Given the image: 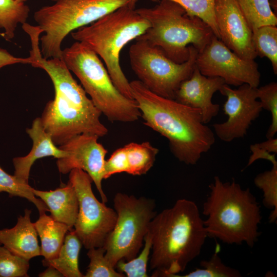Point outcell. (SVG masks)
Wrapping results in <instances>:
<instances>
[{
    "instance_id": "cell-1",
    "label": "cell",
    "mask_w": 277,
    "mask_h": 277,
    "mask_svg": "<svg viewBox=\"0 0 277 277\" xmlns=\"http://www.w3.org/2000/svg\"><path fill=\"white\" fill-rule=\"evenodd\" d=\"M130 84L144 124L168 140L171 152L179 161L196 164L215 142L213 132L203 123L201 111L159 96L138 80Z\"/></svg>"
},
{
    "instance_id": "cell-2",
    "label": "cell",
    "mask_w": 277,
    "mask_h": 277,
    "mask_svg": "<svg viewBox=\"0 0 277 277\" xmlns=\"http://www.w3.org/2000/svg\"><path fill=\"white\" fill-rule=\"evenodd\" d=\"M148 232L152 240V277H173L184 271L200 255L208 237L197 206L185 199L156 213Z\"/></svg>"
},
{
    "instance_id": "cell-3",
    "label": "cell",
    "mask_w": 277,
    "mask_h": 277,
    "mask_svg": "<svg viewBox=\"0 0 277 277\" xmlns=\"http://www.w3.org/2000/svg\"><path fill=\"white\" fill-rule=\"evenodd\" d=\"M203 204L204 224L208 237L227 244L245 243L252 247L260 235V206L249 188L243 189L234 180L223 182L219 176L209 186Z\"/></svg>"
},
{
    "instance_id": "cell-4",
    "label": "cell",
    "mask_w": 277,
    "mask_h": 277,
    "mask_svg": "<svg viewBox=\"0 0 277 277\" xmlns=\"http://www.w3.org/2000/svg\"><path fill=\"white\" fill-rule=\"evenodd\" d=\"M149 27L148 22L126 5L70 34L101 58L116 88L126 97L133 99L130 82L120 65V53Z\"/></svg>"
},
{
    "instance_id": "cell-5",
    "label": "cell",
    "mask_w": 277,
    "mask_h": 277,
    "mask_svg": "<svg viewBox=\"0 0 277 277\" xmlns=\"http://www.w3.org/2000/svg\"><path fill=\"white\" fill-rule=\"evenodd\" d=\"M135 10L149 23L148 29L136 39L159 48L178 64L188 60L190 46L199 52L215 35L207 24L189 14L181 5L171 0H161L153 7Z\"/></svg>"
},
{
    "instance_id": "cell-6",
    "label": "cell",
    "mask_w": 277,
    "mask_h": 277,
    "mask_svg": "<svg viewBox=\"0 0 277 277\" xmlns=\"http://www.w3.org/2000/svg\"><path fill=\"white\" fill-rule=\"evenodd\" d=\"M61 58L108 120L131 123L139 119L141 113L136 101L120 92L99 56L86 45L76 41L63 50Z\"/></svg>"
},
{
    "instance_id": "cell-7",
    "label": "cell",
    "mask_w": 277,
    "mask_h": 277,
    "mask_svg": "<svg viewBox=\"0 0 277 277\" xmlns=\"http://www.w3.org/2000/svg\"><path fill=\"white\" fill-rule=\"evenodd\" d=\"M130 0H56L34 13L37 26L44 34L39 38L42 56L61 58V45L72 31L88 25Z\"/></svg>"
},
{
    "instance_id": "cell-8",
    "label": "cell",
    "mask_w": 277,
    "mask_h": 277,
    "mask_svg": "<svg viewBox=\"0 0 277 277\" xmlns=\"http://www.w3.org/2000/svg\"><path fill=\"white\" fill-rule=\"evenodd\" d=\"M113 206L116 221L103 247L106 258L115 268L119 261H129L139 253L156 212L154 200L121 192L114 195Z\"/></svg>"
},
{
    "instance_id": "cell-9",
    "label": "cell",
    "mask_w": 277,
    "mask_h": 277,
    "mask_svg": "<svg viewBox=\"0 0 277 277\" xmlns=\"http://www.w3.org/2000/svg\"><path fill=\"white\" fill-rule=\"evenodd\" d=\"M198 52L190 46L188 60L178 64L159 48L136 39L129 48V57L132 70L147 88L159 96L174 100L181 84L191 75Z\"/></svg>"
},
{
    "instance_id": "cell-10",
    "label": "cell",
    "mask_w": 277,
    "mask_h": 277,
    "mask_svg": "<svg viewBox=\"0 0 277 277\" xmlns=\"http://www.w3.org/2000/svg\"><path fill=\"white\" fill-rule=\"evenodd\" d=\"M73 186L78 202V211L74 231L87 249L102 247L113 229L117 218L114 209L100 202L95 196L89 174L75 168L70 171L69 181Z\"/></svg>"
},
{
    "instance_id": "cell-11",
    "label": "cell",
    "mask_w": 277,
    "mask_h": 277,
    "mask_svg": "<svg viewBox=\"0 0 277 277\" xmlns=\"http://www.w3.org/2000/svg\"><path fill=\"white\" fill-rule=\"evenodd\" d=\"M195 66L207 77H220L227 85L247 84L257 88L261 74L254 60L241 58L226 46L216 36L198 52Z\"/></svg>"
},
{
    "instance_id": "cell-12",
    "label": "cell",
    "mask_w": 277,
    "mask_h": 277,
    "mask_svg": "<svg viewBox=\"0 0 277 277\" xmlns=\"http://www.w3.org/2000/svg\"><path fill=\"white\" fill-rule=\"evenodd\" d=\"M219 91L227 97L223 111L228 119L224 123L213 125L215 133L226 142L244 137L251 123L263 109L257 100L256 88L244 84L233 89L224 84Z\"/></svg>"
},
{
    "instance_id": "cell-13",
    "label": "cell",
    "mask_w": 277,
    "mask_h": 277,
    "mask_svg": "<svg viewBox=\"0 0 277 277\" xmlns=\"http://www.w3.org/2000/svg\"><path fill=\"white\" fill-rule=\"evenodd\" d=\"M98 137L95 134L83 133L58 146L68 154L57 159L56 163L59 172L63 174L75 168L87 172L94 183L102 202L106 203L108 200L103 190L102 181L107 150L98 142Z\"/></svg>"
},
{
    "instance_id": "cell-14",
    "label": "cell",
    "mask_w": 277,
    "mask_h": 277,
    "mask_svg": "<svg viewBox=\"0 0 277 277\" xmlns=\"http://www.w3.org/2000/svg\"><path fill=\"white\" fill-rule=\"evenodd\" d=\"M214 13L221 41L241 58L254 60L252 30L235 0H215Z\"/></svg>"
},
{
    "instance_id": "cell-15",
    "label": "cell",
    "mask_w": 277,
    "mask_h": 277,
    "mask_svg": "<svg viewBox=\"0 0 277 277\" xmlns=\"http://www.w3.org/2000/svg\"><path fill=\"white\" fill-rule=\"evenodd\" d=\"M225 84L220 77H207L195 66L190 77L184 81L177 90L175 100L187 106L199 109L203 123H209L220 110L219 104L212 102L213 95Z\"/></svg>"
},
{
    "instance_id": "cell-16",
    "label": "cell",
    "mask_w": 277,
    "mask_h": 277,
    "mask_svg": "<svg viewBox=\"0 0 277 277\" xmlns=\"http://www.w3.org/2000/svg\"><path fill=\"white\" fill-rule=\"evenodd\" d=\"M26 132L32 140V148L28 154L15 157L12 162L14 175L23 183L29 184L31 168L37 160L47 156L58 159L66 157L68 153L54 144L50 135L44 129L40 117L33 121L31 127L26 129Z\"/></svg>"
},
{
    "instance_id": "cell-17",
    "label": "cell",
    "mask_w": 277,
    "mask_h": 277,
    "mask_svg": "<svg viewBox=\"0 0 277 277\" xmlns=\"http://www.w3.org/2000/svg\"><path fill=\"white\" fill-rule=\"evenodd\" d=\"M16 225L11 228L0 230V243L13 254L29 261L41 255L37 232L31 221V210L25 209Z\"/></svg>"
},
{
    "instance_id": "cell-18",
    "label": "cell",
    "mask_w": 277,
    "mask_h": 277,
    "mask_svg": "<svg viewBox=\"0 0 277 277\" xmlns=\"http://www.w3.org/2000/svg\"><path fill=\"white\" fill-rule=\"evenodd\" d=\"M32 191L45 203L54 220L73 229L78 214V202L75 190L69 181L64 186L54 190L43 191L32 188Z\"/></svg>"
},
{
    "instance_id": "cell-19",
    "label": "cell",
    "mask_w": 277,
    "mask_h": 277,
    "mask_svg": "<svg viewBox=\"0 0 277 277\" xmlns=\"http://www.w3.org/2000/svg\"><path fill=\"white\" fill-rule=\"evenodd\" d=\"M33 224L41 239V255L46 260L56 258L67 232L72 229L46 213L39 214L38 219Z\"/></svg>"
},
{
    "instance_id": "cell-20",
    "label": "cell",
    "mask_w": 277,
    "mask_h": 277,
    "mask_svg": "<svg viewBox=\"0 0 277 277\" xmlns=\"http://www.w3.org/2000/svg\"><path fill=\"white\" fill-rule=\"evenodd\" d=\"M82 245L73 228L67 232L57 256L52 260L44 259L43 265L55 268L65 277L84 276L78 266V256Z\"/></svg>"
},
{
    "instance_id": "cell-21",
    "label": "cell",
    "mask_w": 277,
    "mask_h": 277,
    "mask_svg": "<svg viewBox=\"0 0 277 277\" xmlns=\"http://www.w3.org/2000/svg\"><path fill=\"white\" fill-rule=\"evenodd\" d=\"M129 166L128 174H145L152 168L159 150L149 142L130 143L124 146Z\"/></svg>"
},
{
    "instance_id": "cell-22",
    "label": "cell",
    "mask_w": 277,
    "mask_h": 277,
    "mask_svg": "<svg viewBox=\"0 0 277 277\" xmlns=\"http://www.w3.org/2000/svg\"><path fill=\"white\" fill-rule=\"evenodd\" d=\"M30 9L25 3L14 0H0V28L4 32L1 35L6 40L15 36L18 24L26 23Z\"/></svg>"
},
{
    "instance_id": "cell-23",
    "label": "cell",
    "mask_w": 277,
    "mask_h": 277,
    "mask_svg": "<svg viewBox=\"0 0 277 277\" xmlns=\"http://www.w3.org/2000/svg\"><path fill=\"white\" fill-rule=\"evenodd\" d=\"M235 1L252 31L262 26H276L277 17L269 0Z\"/></svg>"
},
{
    "instance_id": "cell-24",
    "label": "cell",
    "mask_w": 277,
    "mask_h": 277,
    "mask_svg": "<svg viewBox=\"0 0 277 277\" xmlns=\"http://www.w3.org/2000/svg\"><path fill=\"white\" fill-rule=\"evenodd\" d=\"M252 41L257 56L267 57L277 74V27L265 25L252 31Z\"/></svg>"
},
{
    "instance_id": "cell-25",
    "label": "cell",
    "mask_w": 277,
    "mask_h": 277,
    "mask_svg": "<svg viewBox=\"0 0 277 277\" xmlns=\"http://www.w3.org/2000/svg\"><path fill=\"white\" fill-rule=\"evenodd\" d=\"M32 189L29 184L23 183L0 166V193L6 192L10 197L18 196L28 200L36 206L39 214L49 211L45 203L34 195Z\"/></svg>"
},
{
    "instance_id": "cell-26",
    "label": "cell",
    "mask_w": 277,
    "mask_h": 277,
    "mask_svg": "<svg viewBox=\"0 0 277 277\" xmlns=\"http://www.w3.org/2000/svg\"><path fill=\"white\" fill-rule=\"evenodd\" d=\"M254 183L263 192L264 205L273 209L269 217V222H275L277 219V164L272 165L271 170L258 174Z\"/></svg>"
},
{
    "instance_id": "cell-27",
    "label": "cell",
    "mask_w": 277,
    "mask_h": 277,
    "mask_svg": "<svg viewBox=\"0 0 277 277\" xmlns=\"http://www.w3.org/2000/svg\"><path fill=\"white\" fill-rule=\"evenodd\" d=\"M152 248L150 235L147 233L143 248L139 253L129 261H119L115 265L116 269L127 277H148L147 265Z\"/></svg>"
},
{
    "instance_id": "cell-28",
    "label": "cell",
    "mask_w": 277,
    "mask_h": 277,
    "mask_svg": "<svg viewBox=\"0 0 277 277\" xmlns=\"http://www.w3.org/2000/svg\"><path fill=\"white\" fill-rule=\"evenodd\" d=\"M219 246L209 260L202 261V268H196L180 277H241V273L234 268L226 266L219 255Z\"/></svg>"
},
{
    "instance_id": "cell-29",
    "label": "cell",
    "mask_w": 277,
    "mask_h": 277,
    "mask_svg": "<svg viewBox=\"0 0 277 277\" xmlns=\"http://www.w3.org/2000/svg\"><path fill=\"white\" fill-rule=\"evenodd\" d=\"M153 2L161 0H150ZM184 8L190 15L195 16L207 24L219 39V33L214 13L215 0H171Z\"/></svg>"
},
{
    "instance_id": "cell-30",
    "label": "cell",
    "mask_w": 277,
    "mask_h": 277,
    "mask_svg": "<svg viewBox=\"0 0 277 277\" xmlns=\"http://www.w3.org/2000/svg\"><path fill=\"white\" fill-rule=\"evenodd\" d=\"M87 255L90 260L85 277H124L105 256L103 246L88 249Z\"/></svg>"
},
{
    "instance_id": "cell-31",
    "label": "cell",
    "mask_w": 277,
    "mask_h": 277,
    "mask_svg": "<svg viewBox=\"0 0 277 277\" xmlns=\"http://www.w3.org/2000/svg\"><path fill=\"white\" fill-rule=\"evenodd\" d=\"M256 93L262 109L271 113V123L267 132L266 137L272 138L277 132V83L272 82L258 87Z\"/></svg>"
},
{
    "instance_id": "cell-32",
    "label": "cell",
    "mask_w": 277,
    "mask_h": 277,
    "mask_svg": "<svg viewBox=\"0 0 277 277\" xmlns=\"http://www.w3.org/2000/svg\"><path fill=\"white\" fill-rule=\"evenodd\" d=\"M29 261L16 255L0 245V277L29 276Z\"/></svg>"
},
{
    "instance_id": "cell-33",
    "label": "cell",
    "mask_w": 277,
    "mask_h": 277,
    "mask_svg": "<svg viewBox=\"0 0 277 277\" xmlns=\"http://www.w3.org/2000/svg\"><path fill=\"white\" fill-rule=\"evenodd\" d=\"M128 172L127 152L124 146L115 150L110 157L105 161L104 179H107L116 173L122 172L128 173Z\"/></svg>"
},
{
    "instance_id": "cell-34",
    "label": "cell",
    "mask_w": 277,
    "mask_h": 277,
    "mask_svg": "<svg viewBox=\"0 0 277 277\" xmlns=\"http://www.w3.org/2000/svg\"><path fill=\"white\" fill-rule=\"evenodd\" d=\"M33 63V61L30 56L27 57H16L6 50L0 48V69L8 65L18 63L32 65Z\"/></svg>"
},
{
    "instance_id": "cell-35",
    "label": "cell",
    "mask_w": 277,
    "mask_h": 277,
    "mask_svg": "<svg viewBox=\"0 0 277 277\" xmlns=\"http://www.w3.org/2000/svg\"><path fill=\"white\" fill-rule=\"evenodd\" d=\"M252 154L250 156L247 167L251 165L259 159H264L270 162L272 165L277 164L275 154L270 153L264 149L259 148L255 144L250 147Z\"/></svg>"
},
{
    "instance_id": "cell-36",
    "label": "cell",
    "mask_w": 277,
    "mask_h": 277,
    "mask_svg": "<svg viewBox=\"0 0 277 277\" xmlns=\"http://www.w3.org/2000/svg\"><path fill=\"white\" fill-rule=\"evenodd\" d=\"M255 145L260 148L264 149L270 153H277V139L270 138L263 142L256 143Z\"/></svg>"
},
{
    "instance_id": "cell-37",
    "label": "cell",
    "mask_w": 277,
    "mask_h": 277,
    "mask_svg": "<svg viewBox=\"0 0 277 277\" xmlns=\"http://www.w3.org/2000/svg\"><path fill=\"white\" fill-rule=\"evenodd\" d=\"M40 277H63L62 273L55 268L49 266L47 268L38 274Z\"/></svg>"
},
{
    "instance_id": "cell-38",
    "label": "cell",
    "mask_w": 277,
    "mask_h": 277,
    "mask_svg": "<svg viewBox=\"0 0 277 277\" xmlns=\"http://www.w3.org/2000/svg\"><path fill=\"white\" fill-rule=\"evenodd\" d=\"M137 0H130L129 4L128 5L130 8L135 9V4Z\"/></svg>"
},
{
    "instance_id": "cell-39",
    "label": "cell",
    "mask_w": 277,
    "mask_h": 277,
    "mask_svg": "<svg viewBox=\"0 0 277 277\" xmlns=\"http://www.w3.org/2000/svg\"><path fill=\"white\" fill-rule=\"evenodd\" d=\"M16 2H22V3H25V2L26 1V0H14Z\"/></svg>"
},
{
    "instance_id": "cell-40",
    "label": "cell",
    "mask_w": 277,
    "mask_h": 277,
    "mask_svg": "<svg viewBox=\"0 0 277 277\" xmlns=\"http://www.w3.org/2000/svg\"><path fill=\"white\" fill-rule=\"evenodd\" d=\"M52 1H55L56 0H52Z\"/></svg>"
},
{
    "instance_id": "cell-41",
    "label": "cell",
    "mask_w": 277,
    "mask_h": 277,
    "mask_svg": "<svg viewBox=\"0 0 277 277\" xmlns=\"http://www.w3.org/2000/svg\"><path fill=\"white\" fill-rule=\"evenodd\" d=\"M0 245H1V244L0 243Z\"/></svg>"
}]
</instances>
